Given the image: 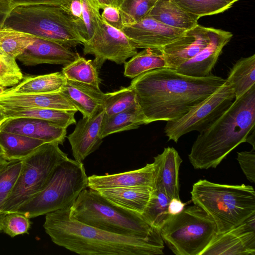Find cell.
<instances>
[{"label": "cell", "mask_w": 255, "mask_h": 255, "mask_svg": "<svg viewBox=\"0 0 255 255\" xmlns=\"http://www.w3.org/2000/svg\"><path fill=\"white\" fill-rule=\"evenodd\" d=\"M225 82L212 74L193 77L161 68L134 78L130 86L148 124L181 118Z\"/></svg>", "instance_id": "1"}, {"label": "cell", "mask_w": 255, "mask_h": 255, "mask_svg": "<svg viewBox=\"0 0 255 255\" xmlns=\"http://www.w3.org/2000/svg\"><path fill=\"white\" fill-rule=\"evenodd\" d=\"M70 208L46 214L43 227L56 245L81 255H154L164 254L163 241L113 233L71 216Z\"/></svg>", "instance_id": "2"}, {"label": "cell", "mask_w": 255, "mask_h": 255, "mask_svg": "<svg viewBox=\"0 0 255 255\" xmlns=\"http://www.w3.org/2000/svg\"><path fill=\"white\" fill-rule=\"evenodd\" d=\"M255 85L232 105L210 126L199 132L188 158L196 169L216 168L255 131Z\"/></svg>", "instance_id": "3"}, {"label": "cell", "mask_w": 255, "mask_h": 255, "mask_svg": "<svg viewBox=\"0 0 255 255\" xmlns=\"http://www.w3.org/2000/svg\"><path fill=\"white\" fill-rule=\"evenodd\" d=\"M70 214L79 222L107 232L162 240L160 230L150 225L142 215L111 203L98 191L89 187L79 194L70 208Z\"/></svg>", "instance_id": "4"}, {"label": "cell", "mask_w": 255, "mask_h": 255, "mask_svg": "<svg viewBox=\"0 0 255 255\" xmlns=\"http://www.w3.org/2000/svg\"><path fill=\"white\" fill-rule=\"evenodd\" d=\"M194 205L212 218L217 234L224 233L255 214L253 186L213 183L206 179L195 183L191 191Z\"/></svg>", "instance_id": "5"}, {"label": "cell", "mask_w": 255, "mask_h": 255, "mask_svg": "<svg viewBox=\"0 0 255 255\" xmlns=\"http://www.w3.org/2000/svg\"><path fill=\"white\" fill-rule=\"evenodd\" d=\"M3 27L53 41L69 48L85 41L80 27L60 5L15 6L7 16Z\"/></svg>", "instance_id": "6"}, {"label": "cell", "mask_w": 255, "mask_h": 255, "mask_svg": "<svg viewBox=\"0 0 255 255\" xmlns=\"http://www.w3.org/2000/svg\"><path fill=\"white\" fill-rule=\"evenodd\" d=\"M88 182L82 162L68 158L56 167L45 187L15 212L31 219L70 208Z\"/></svg>", "instance_id": "7"}, {"label": "cell", "mask_w": 255, "mask_h": 255, "mask_svg": "<svg viewBox=\"0 0 255 255\" xmlns=\"http://www.w3.org/2000/svg\"><path fill=\"white\" fill-rule=\"evenodd\" d=\"M161 238L177 255H201L217 234L212 218L194 205L169 215L160 228Z\"/></svg>", "instance_id": "8"}, {"label": "cell", "mask_w": 255, "mask_h": 255, "mask_svg": "<svg viewBox=\"0 0 255 255\" xmlns=\"http://www.w3.org/2000/svg\"><path fill=\"white\" fill-rule=\"evenodd\" d=\"M59 145L56 142L44 143L22 160L20 172L2 213L15 212L45 187L56 167L68 158Z\"/></svg>", "instance_id": "9"}, {"label": "cell", "mask_w": 255, "mask_h": 255, "mask_svg": "<svg viewBox=\"0 0 255 255\" xmlns=\"http://www.w3.org/2000/svg\"><path fill=\"white\" fill-rule=\"evenodd\" d=\"M235 95L226 81L181 118L167 122L164 132L168 140L177 142L191 131L200 132L214 123L233 103Z\"/></svg>", "instance_id": "10"}, {"label": "cell", "mask_w": 255, "mask_h": 255, "mask_svg": "<svg viewBox=\"0 0 255 255\" xmlns=\"http://www.w3.org/2000/svg\"><path fill=\"white\" fill-rule=\"evenodd\" d=\"M83 45L84 55L94 56L93 62L98 70L106 60L122 64L137 52L125 34L107 24L102 16L93 35Z\"/></svg>", "instance_id": "11"}, {"label": "cell", "mask_w": 255, "mask_h": 255, "mask_svg": "<svg viewBox=\"0 0 255 255\" xmlns=\"http://www.w3.org/2000/svg\"><path fill=\"white\" fill-rule=\"evenodd\" d=\"M255 255V214L230 230L217 234L201 255Z\"/></svg>", "instance_id": "12"}, {"label": "cell", "mask_w": 255, "mask_h": 255, "mask_svg": "<svg viewBox=\"0 0 255 255\" xmlns=\"http://www.w3.org/2000/svg\"><path fill=\"white\" fill-rule=\"evenodd\" d=\"M122 31L136 49H161L185 30L169 26L146 15L133 24L124 25Z\"/></svg>", "instance_id": "13"}, {"label": "cell", "mask_w": 255, "mask_h": 255, "mask_svg": "<svg viewBox=\"0 0 255 255\" xmlns=\"http://www.w3.org/2000/svg\"><path fill=\"white\" fill-rule=\"evenodd\" d=\"M210 27L197 24L160 50L167 68L175 70L195 56L210 42Z\"/></svg>", "instance_id": "14"}, {"label": "cell", "mask_w": 255, "mask_h": 255, "mask_svg": "<svg viewBox=\"0 0 255 255\" xmlns=\"http://www.w3.org/2000/svg\"><path fill=\"white\" fill-rule=\"evenodd\" d=\"M209 43L192 58L178 68L176 72L186 75L203 77L210 74L224 46L231 39V32L210 27Z\"/></svg>", "instance_id": "15"}, {"label": "cell", "mask_w": 255, "mask_h": 255, "mask_svg": "<svg viewBox=\"0 0 255 255\" xmlns=\"http://www.w3.org/2000/svg\"><path fill=\"white\" fill-rule=\"evenodd\" d=\"M80 55L53 41L35 36L34 41L16 59L27 66L41 64L66 65Z\"/></svg>", "instance_id": "16"}, {"label": "cell", "mask_w": 255, "mask_h": 255, "mask_svg": "<svg viewBox=\"0 0 255 255\" xmlns=\"http://www.w3.org/2000/svg\"><path fill=\"white\" fill-rule=\"evenodd\" d=\"M0 131L9 132L63 144L67 128L54 123L40 119L19 118L8 119L0 126Z\"/></svg>", "instance_id": "17"}, {"label": "cell", "mask_w": 255, "mask_h": 255, "mask_svg": "<svg viewBox=\"0 0 255 255\" xmlns=\"http://www.w3.org/2000/svg\"><path fill=\"white\" fill-rule=\"evenodd\" d=\"M104 114L105 110L91 118L83 117L68 136L75 160L82 162L102 143L100 132Z\"/></svg>", "instance_id": "18"}, {"label": "cell", "mask_w": 255, "mask_h": 255, "mask_svg": "<svg viewBox=\"0 0 255 255\" xmlns=\"http://www.w3.org/2000/svg\"><path fill=\"white\" fill-rule=\"evenodd\" d=\"M182 159L173 147L164 148L154 157L152 188L163 191L171 199H180L179 172Z\"/></svg>", "instance_id": "19"}, {"label": "cell", "mask_w": 255, "mask_h": 255, "mask_svg": "<svg viewBox=\"0 0 255 255\" xmlns=\"http://www.w3.org/2000/svg\"><path fill=\"white\" fill-rule=\"evenodd\" d=\"M83 117L91 118L104 110L107 93L95 86L67 80L61 91Z\"/></svg>", "instance_id": "20"}, {"label": "cell", "mask_w": 255, "mask_h": 255, "mask_svg": "<svg viewBox=\"0 0 255 255\" xmlns=\"http://www.w3.org/2000/svg\"><path fill=\"white\" fill-rule=\"evenodd\" d=\"M153 163L138 169L113 174L92 175L88 177V187L99 190L134 186L152 187L154 179Z\"/></svg>", "instance_id": "21"}, {"label": "cell", "mask_w": 255, "mask_h": 255, "mask_svg": "<svg viewBox=\"0 0 255 255\" xmlns=\"http://www.w3.org/2000/svg\"><path fill=\"white\" fill-rule=\"evenodd\" d=\"M0 105L78 111L62 92L42 94H1Z\"/></svg>", "instance_id": "22"}, {"label": "cell", "mask_w": 255, "mask_h": 255, "mask_svg": "<svg viewBox=\"0 0 255 255\" xmlns=\"http://www.w3.org/2000/svg\"><path fill=\"white\" fill-rule=\"evenodd\" d=\"M97 191L111 203L142 215L149 200L152 187L134 186Z\"/></svg>", "instance_id": "23"}, {"label": "cell", "mask_w": 255, "mask_h": 255, "mask_svg": "<svg viewBox=\"0 0 255 255\" xmlns=\"http://www.w3.org/2000/svg\"><path fill=\"white\" fill-rule=\"evenodd\" d=\"M0 111L3 116L2 123L8 119L27 118L48 121L66 128L76 123L74 111L1 105Z\"/></svg>", "instance_id": "24"}, {"label": "cell", "mask_w": 255, "mask_h": 255, "mask_svg": "<svg viewBox=\"0 0 255 255\" xmlns=\"http://www.w3.org/2000/svg\"><path fill=\"white\" fill-rule=\"evenodd\" d=\"M67 79L61 72L23 76L21 81L5 89L2 94H42L62 91Z\"/></svg>", "instance_id": "25"}, {"label": "cell", "mask_w": 255, "mask_h": 255, "mask_svg": "<svg viewBox=\"0 0 255 255\" xmlns=\"http://www.w3.org/2000/svg\"><path fill=\"white\" fill-rule=\"evenodd\" d=\"M147 15L166 25L184 30L197 25L199 19L183 9L173 0H158Z\"/></svg>", "instance_id": "26"}, {"label": "cell", "mask_w": 255, "mask_h": 255, "mask_svg": "<svg viewBox=\"0 0 255 255\" xmlns=\"http://www.w3.org/2000/svg\"><path fill=\"white\" fill-rule=\"evenodd\" d=\"M147 121L138 104L111 116L104 115L100 136L102 139L116 132L134 129L147 125Z\"/></svg>", "instance_id": "27"}, {"label": "cell", "mask_w": 255, "mask_h": 255, "mask_svg": "<svg viewBox=\"0 0 255 255\" xmlns=\"http://www.w3.org/2000/svg\"><path fill=\"white\" fill-rule=\"evenodd\" d=\"M44 143L25 135L0 131V146L8 160H22Z\"/></svg>", "instance_id": "28"}, {"label": "cell", "mask_w": 255, "mask_h": 255, "mask_svg": "<svg viewBox=\"0 0 255 255\" xmlns=\"http://www.w3.org/2000/svg\"><path fill=\"white\" fill-rule=\"evenodd\" d=\"M226 82L234 92L235 99L255 85V55L238 60L231 69Z\"/></svg>", "instance_id": "29"}, {"label": "cell", "mask_w": 255, "mask_h": 255, "mask_svg": "<svg viewBox=\"0 0 255 255\" xmlns=\"http://www.w3.org/2000/svg\"><path fill=\"white\" fill-rule=\"evenodd\" d=\"M167 68L160 49L145 48L125 63L124 76L133 79L153 69Z\"/></svg>", "instance_id": "30"}, {"label": "cell", "mask_w": 255, "mask_h": 255, "mask_svg": "<svg viewBox=\"0 0 255 255\" xmlns=\"http://www.w3.org/2000/svg\"><path fill=\"white\" fill-rule=\"evenodd\" d=\"M61 73L67 80L99 88L101 80L98 69L92 60L79 56L71 63L65 65Z\"/></svg>", "instance_id": "31"}, {"label": "cell", "mask_w": 255, "mask_h": 255, "mask_svg": "<svg viewBox=\"0 0 255 255\" xmlns=\"http://www.w3.org/2000/svg\"><path fill=\"white\" fill-rule=\"evenodd\" d=\"M171 198L162 190L152 188L148 203L142 214L151 226L160 228L169 214L168 206Z\"/></svg>", "instance_id": "32"}, {"label": "cell", "mask_w": 255, "mask_h": 255, "mask_svg": "<svg viewBox=\"0 0 255 255\" xmlns=\"http://www.w3.org/2000/svg\"><path fill=\"white\" fill-rule=\"evenodd\" d=\"M186 11L198 17L222 13L232 6L225 0H173Z\"/></svg>", "instance_id": "33"}, {"label": "cell", "mask_w": 255, "mask_h": 255, "mask_svg": "<svg viewBox=\"0 0 255 255\" xmlns=\"http://www.w3.org/2000/svg\"><path fill=\"white\" fill-rule=\"evenodd\" d=\"M138 104L134 90L129 86L118 91L107 93L105 104V115L111 116L126 111Z\"/></svg>", "instance_id": "34"}, {"label": "cell", "mask_w": 255, "mask_h": 255, "mask_svg": "<svg viewBox=\"0 0 255 255\" xmlns=\"http://www.w3.org/2000/svg\"><path fill=\"white\" fill-rule=\"evenodd\" d=\"M158 0H123L118 7L124 25L133 24L147 15Z\"/></svg>", "instance_id": "35"}, {"label": "cell", "mask_w": 255, "mask_h": 255, "mask_svg": "<svg viewBox=\"0 0 255 255\" xmlns=\"http://www.w3.org/2000/svg\"><path fill=\"white\" fill-rule=\"evenodd\" d=\"M22 166V160H10L0 169V212L13 189Z\"/></svg>", "instance_id": "36"}, {"label": "cell", "mask_w": 255, "mask_h": 255, "mask_svg": "<svg viewBox=\"0 0 255 255\" xmlns=\"http://www.w3.org/2000/svg\"><path fill=\"white\" fill-rule=\"evenodd\" d=\"M16 58L7 55L0 54V86L13 87L23 77Z\"/></svg>", "instance_id": "37"}, {"label": "cell", "mask_w": 255, "mask_h": 255, "mask_svg": "<svg viewBox=\"0 0 255 255\" xmlns=\"http://www.w3.org/2000/svg\"><path fill=\"white\" fill-rule=\"evenodd\" d=\"M30 219L16 212L5 214L2 223V231L11 237L28 234Z\"/></svg>", "instance_id": "38"}, {"label": "cell", "mask_w": 255, "mask_h": 255, "mask_svg": "<svg viewBox=\"0 0 255 255\" xmlns=\"http://www.w3.org/2000/svg\"><path fill=\"white\" fill-rule=\"evenodd\" d=\"M83 22L85 41L89 39L96 30L101 14L100 9L92 0H82Z\"/></svg>", "instance_id": "39"}, {"label": "cell", "mask_w": 255, "mask_h": 255, "mask_svg": "<svg viewBox=\"0 0 255 255\" xmlns=\"http://www.w3.org/2000/svg\"><path fill=\"white\" fill-rule=\"evenodd\" d=\"M60 6L80 27L85 40V33L83 22L82 0H64Z\"/></svg>", "instance_id": "40"}, {"label": "cell", "mask_w": 255, "mask_h": 255, "mask_svg": "<svg viewBox=\"0 0 255 255\" xmlns=\"http://www.w3.org/2000/svg\"><path fill=\"white\" fill-rule=\"evenodd\" d=\"M237 160L247 179L255 181V149L237 153Z\"/></svg>", "instance_id": "41"}, {"label": "cell", "mask_w": 255, "mask_h": 255, "mask_svg": "<svg viewBox=\"0 0 255 255\" xmlns=\"http://www.w3.org/2000/svg\"><path fill=\"white\" fill-rule=\"evenodd\" d=\"M102 10L101 14L103 19L110 26L122 30L124 24L119 8L113 5H109Z\"/></svg>", "instance_id": "42"}, {"label": "cell", "mask_w": 255, "mask_h": 255, "mask_svg": "<svg viewBox=\"0 0 255 255\" xmlns=\"http://www.w3.org/2000/svg\"><path fill=\"white\" fill-rule=\"evenodd\" d=\"M15 6L11 0H0V28L3 27L7 16Z\"/></svg>", "instance_id": "43"}, {"label": "cell", "mask_w": 255, "mask_h": 255, "mask_svg": "<svg viewBox=\"0 0 255 255\" xmlns=\"http://www.w3.org/2000/svg\"><path fill=\"white\" fill-rule=\"evenodd\" d=\"M16 6L34 4L60 5L64 0H11Z\"/></svg>", "instance_id": "44"}, {"label": "cell", "mask_w": 255, "mask_h": 255, "mask_svg": "<svg viewBox=\"0 0 255 255\" xmlns=\"http://www.w3.org/2000/svg\"><path fill=\"white\" fill-rule=\"evenodd\" d=\"M185 205V204L182 202L180 199L172 198L168 204V213L171 215L178 214L183 210Z\"/></svg>", "instance_id": "45"}, {"label": "cell", "mask_w": 255, "mask_h": 255, "mask_svg": "<svg viewBox=\"0 0 255 255\" xmlns=\"http://www.w3.org/2000/svg\"><path fill=\"white\" fill-rule=\"evenodd\" d=\"M96 6L102 9L104 7L109 5H113L112 0H92Z\"/></svg>", "instance_id": "46"}, {"label": "cell", "mask_w": 255, "mask_h": 255, "mask_svg": "<svg viewBox=\"0 0 255 255\" xmlns=\"http://www.w3.org/2000/svg\"><path fill=\"white\" fill-rule=\"evenodd\" d=\"M246 142L251 144L253 146V148L255 149V130L248 136Z\"/></svg>", "instance_id": "47"}, {"label": "cell", "mask_w": 255, "mask_h": 255, "mask_svg": "<svg viewBox=\"0 0 255 255\" xmlns=\"http://www.w3.org/2000/svg\"><path fill=\"white\" fill-rule=\"evenodd\" d=\"M9 161L3 155H0V169L7 164Z\"/></svg>", "instance_id": "48"}, {"label": "cell", "mask_w": 255, "mask_h": 255, "mask_svg": "<svg viewBox=\"0 0 255 255\" xmlns=\"http://www.w3.org/2000/svg\"><path fill=\"white\" fill-rule=\"evenodd\" d=\"M5 214L0 212V233L2 232V223Z\"/></svg>", "instance_id": "49"}, {"label": "cell", "mask_w": 255, "mask_h": 255, "mask_svg": "<svg viewBox=\"0 0 255 255\" xmlns=\"http://www.w3.org/2000/svg\"><path fill=\"white\" fill-rule=\"evenodd\" d=\"M113 5L119 7L123 0H112Z\"/></svg>", "instance_id": "50"}, {"label": "cell", "mask_w": 255, "mask_h": 255, "mask_svg": "<svg viewBox=\"0 0 255 255\" xmlns=\"http://www.w3.org/2000/svg\"><path fill=\"white\" fill-rule=\"evenodd\" d=\"M227 2L231 4H233L235 2H237L239 0H225Z\"/></svg>", "instance_id": "51"}, {"label": "cell", "mask_w": 255, "mask_h": 255, "mask_svg": "<svg viewBox=\"0 0 255 255\" xmlns=\"http://www.w3.org/2000/svg\"><path fill=\"white\" fill-rule=\"evenodd\" d=\"M2 122H3V116H2V115L0 111V126L2 124Z\"/></svg>", "instance_id": "52"}, {"label": "cell", "mask_w": 255, "mask_h": 255, "mask_svg": "<svg viewBox=\"0 0 255 255\" xmlns=\"http://www.w3.org/2000/svg\"><path fill=\"white\" fill-rule=\"evenodd\" d=\"M5 90V88L0 86V94L2 93Z\"/></svg>", "instance_id": "53"}, {"label": "cell", "mask_w": 255, "mask_h": 255, "mask_svg": "<svg viewBox=\"0 0 255 255\" xmlns=\"http://www.w3.org/2000/svg\"><path fill=\"white\" fill-rule=\"evenodd\" d=\"M0 155H3V151L0 146Z\"/></svg>", "instance_id": "54"}]
</instances>
